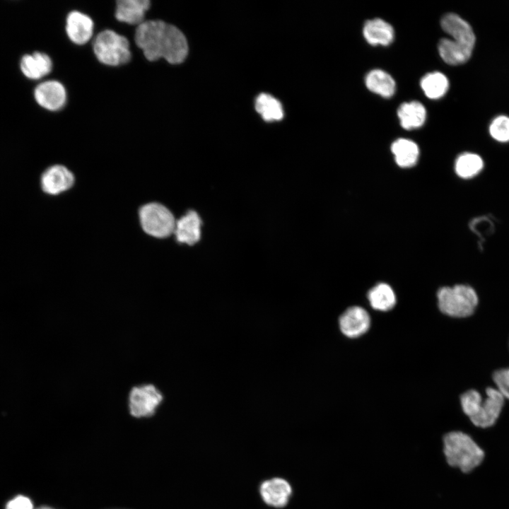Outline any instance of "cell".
I'll use <instances>...</instances> for the list:
<instances>
[{"mask_svg":"<svg viewBox=\"0 0 509 509\" xmlns=\"http://www.w3.org/2000/svg\"><path fill=\"white\" fill-rule=\"evenodd\" d=\"M135 42L149 61L164 58L177 64L182 63L188 53L184 34L177 27L160 20L146 21L138 25Z\"/></svg>","mask_w":509,"mask_h":509,"instance_id":"obj_1","label":"cell"},{"mask_svg":"<svg viewBox=\"0 0 509 509\" xmlns=\"http://www.w3.org/2000/svg\"><path fill=\"white\" fill-rule=\"evenodd\" d=\"M443 30L452 39L443 38L438 45L441 58L450 65L467 62L472 55L475 35L470 25L455 13H447L441 19Z\"/></svg>","mask_w":509,"mask_h":509,"instance_id":"obj_2","label":"cell"},{"mask_svg":"<svg viewBox=\"0 0 509 509\" xmlns=\"http://www.w3.org/2000/svg\"><path fill=\"white\" fill-rule=\"evenodd\" d=\"M442 452L446 463L462 473H469L481 464L484 452L468 434L453 431L442 439Z\"/></svg>","mask_w":509,"mask_h":509,"instance_id":"obj_3","label":"cell"},{"mask_svg":"<svg viewBox=\"0 0 509 509\" xmlns=\"http://www.w3.org/2000/svg\"><path fill=\"white\" fill-rule=\"evenodd\" d=\"M486 397L483 399L475 390L465 392L460 397V403L464 413L477 427L492 426L499 417L504 404V397L497 390L488 387Z\"/></svg>","mask_w":509,"mask_h":509,"instance_id":"obj_4","label":"cell"},{"mask_svg":"<svg viewBox=\"0 0 509 509\" xmlns=\"http://www.w3.org/2000/svg\"><path fill=\"white\" fill-rule=\"evenodd\" d=\"M437 299L440 312L453 317L470 316L478 304L475 291L464 284L440 288L437 292Z\"/></svg>","mask_w":509,"mask_h":509,"instance_id":"obj_5","label":"cell"},{"mask_svg":"<svg viewBox=\"0 0 509 509\" xmlns=\"http://www.w3.org/2000/svg\"><path fill=\"white\" fill-rule=\"evenodd\" d=\"M93 47L97 59L106 65L124 64L131 58L128 40L111 30H105L98 33Z\"/></svg>","mask_w":509,"mask_h":509,"instance_id":"obj_6","label":"cell"},{"mask_svg":"<svg viewBox=\"0 0 509 509\" xmlns=\"http://www.w3.org/2000/svg\"><path fill=\"white\" fill-rule=\"evenodd\" d=\"M139 218L143 230L152 237L165 238L174 233L176 220L172 213L160 203L141 206Z\"/></svg>","mask_w":509,"mask_h":509,"instance_id":"obj_7","label":"cell"},{"mask_svg":"<svg viewBox=\"0 0 509 509\" xmlns=\"http://www.w3.org/2000/svg\"><path fill=\"white\" fill-rule=\"evenodd\" d=\"M164 400L163 392L152 383L133 386L128 394L127 405L133 417L148 418L155 414Z\"/></svg>","mask_w":509,"mask_h":509,"instance_id":"obj_8","label":"cell"},{"mask_svg":"<svg viewBox=\"0 0 509 509\" xmlns=\"http://www.w3.org/2000/svg\"><path fill=\"white\" fill-rule=\"evenodd\" d=\"M339 325L341 333L348 338H358L368 332L370 317L363 308L353 305L340 315Z\"/></svg>","mask_w":509,"mask_h":509,"instance_id":"obj_9","label":"cell"},{"mask_svg":"<svg viewBox=\"0 0 509 509\" xmlns=\"http://www.w3.org/2000/svg\"><path fill=\"white\" fill-rule=\"evenodd\" d=\"M74 182L72 172L59 164L47 168L40 177L42 189L50 195H57L69 190L73 187Z\"/></svg>","mask_w":509,"mask_h":509,"instance_id":"obj_10","label":"cell"},{"mask_svg":"<svg viewBox=\"0 0 509 509\" xmlns=\"http://www.w3.org/2000/svg\"><path fill=\"white\" fill-rule=\"evenodd\" d=\"M34 98L42 107L57 111L62 109L66 101L64 86L56 80H48L39 83L34 90Z\"/></svg>","mask_w":509,"mask_h":509,"instance_id":"obj_11","label":"cell"},{"mask_svg":"<svg viewBox=\"0 0 509 509\" xmlns=\"http://www.w3.org/2000/svg\"><path fill=\"white\" fill-rule=\"evenodd\" d=\"M201 220L199 214L189 210L176 221L173 234L179 243L193 245L201 238Z\"/></svg>","mask_w":509,"mask_h":509,"instance_id":"obj_12","label":"cell"},{"mask_svg":"<svg viewBox=\"0 0 509 509\" xmlns=\"http://www.w3.org/2000/svg\"><path fill=\"white\" fill-rule=\"evenodd\" d=\"M259 491L263 501L275 508L285 506L292 493L289 483L282 478L277 477L262 482Z\"/></svg>","mask_w":509,"mask_h":509,"instance_id":"obj_13","label":"cell"},{"mask_svg":"<svg viewBox=\"0 0 509 509\" xmlns=\"http://www.w3.org/2000/svg\"><path fill=\"white\" fill-rule=\"evenodd\" d=\"M66 31L69 38L76 45L89 41L93 33V22L87 15L73 11L66 18Z\"/></svg>","mask_w":509,"mask_h":509,"instance_id":"obj_14","label":"cell"},{"mask_svg":"<svg viewBox=\"0 0 509 509\" xmlns=\"http://www.w3.org/2000/svg\"><path fill=\"white\" fill-rule=\"evenodd\" d=\"M52 68L51 58L41 52L24 54L20 61V69L22 74L31 80L45 77L52 71Z\"/></svg>","mask_w":509,"mask_h":509,"instance_id":"obj_15","label":"cell"},{"mask_svg":"<svg viewBox=\"0 0 509 509\" xmlns=\"http://www.w3.org/2000/svg\"><path fill=\"white\" fill-rule=\"evenodd\" d=\"M150 6L148 0H119L115 17L121 22L139 25L144 22L145 13Z\"/></svg>","mask_w":509,"mask_h":509,"instance_id":"obj_16","label":"cell"},{"mask_svg":"<svg viewBox=\"0 0 509 509\" xmlns=\"http://www.w3.org/2000/svg\"><path fill=\"white\" fill-rule=\"evenodd\" d=\"M363 35L372 45H388L394 39V30L390 24L380 18L367 21L363 26Z\"/></svg>","mask_w":509,"mask_h":509,"instance_id":"obj_17","label":"cell"},{"mask_svg":"<svg viewBox=\"0 0 509 509\" xmlns=\"http://www.w3.org/2000/svg\"><path fill=\"white\" fill-rule=\"evenodd\" d=\"M397 115L401 126L405 129H411L423 124L426 112L421 103L411 101L402 103L398 108Z\"/></svg>","mask_w":509,"mask_h":509,"instance_id":"obj_18","label":"cell"},{"mask_svg":"<svg viewBox=\"0 0 509 509\" xmlns=\"http://www.w3.org/2000/svg\"><path fill=\"white\" fill-rule=\"evenodd\" d=\"M367 297L372 308L382 312L392 310L397 303L394 291L386 283H379L374 286L368 291Z\"/></svg>","mask_w":509,"mask_h":509,"instance_id":"obj_19","label":"cell"},{"mask_svg":"<svg viewBox=\"0 0 509 509\" xmlns=\"http://www.w3.org/2000/svg\"><path fill=\"white\" fill-rule=\"evenodd\" d=\"M397 164L401 168L414 165L419 158V149L416 143L406 139H399L391 146Z\"/></svg>","mask_w":509,"mask_h":509,"instance_id":"obj_20","label":"cell"},{"mask_svg":"<svg viewBox=\"0 0 509 509\" xmlns=\"http://www.w3.org/2000/svg\"><path fill=\"white\" fill-rule=\"evenodd\" d=\"M366 87L384 98H390L395 92V82L387 72L380 69L370 71L366 76Z\"/></svg>","mask_w":509,"mask_h":509,"instance_id":"obj_21","label":"cell"},{"mask_svg":"<svg viewBox=\"0 0 509 509\" xmlns=\"http://www.w3.org/2000/svg\"><path fill=\"white\" fill-rule=\"evenodd\" d=\"M255 108L267 122L279 121L283 117V110L281 103L274 97L267 93L258 95L255 100Z\"/></svg>","mask_w":509,"mask_h":509,"instance_id":"obj_22","label":"cell"},{"mask_svg":"<svg viewBox=\"0 0 509 509\" xmlns=\"http://www.w3.org/2000/svg\"><path fill=\"white\" fill-rule=\"evenodd\" d=\"M421 86L428 98L438 99L446 93L449 83L443 74L435 71L426 74L421 78Z\"/></svg>","mask_w":509,"mask_h":509,"instance_id":"obj_23","label":"cell"},{"mask_svg":"<svg viewBox=\"0 0 509 509\" xmlns=\"http://www.w3.org/2000/svg\"><path fill=\"white\" fill-rule=\"evenodd\" d=\"M483 165V160L479 156L464 153L457 158L455 170L458 176L467 179L477 175L481 170Z\"/></svg>","mask_w":509,"mask_h":509,"instance_id":"obj_24","label":"cell"},{"mask_svg":"<svg viewBox=\"0 0 509 509\" xmlns=\"http://www.w3.org/2000/svg\"><path fill=\"white\" fill-rule=\"evenodd\" d=\"M489 131L491 136L498 141H509V117L502 115L494 119Z\"/></svg>","mask_w":509,"mask_h":509,"instance_id":"obj_25","label":"cell"},{"mask_svg":"<svg viewBox=\"0 0 509 509\" xmlns=\"http://www.w3.org/2000/svg\"><path fill=\"white\" fill-rule=\"evenodd\" d=\"M493 379L497 386V390L504 398L509 399V368L495 371L493 374Z\"/></svg>","mask_w":509,"mask_h":509,"instance_id":"obj_26","label":"cell"},{"mask_svg":"<svg viewBox=\"0 0 509 509\" xmlns=\"http://www.w3.org/2000/svg\"><path fill=\"white\" fill-rule=\"evenodd\" d=\"M6 509H33V505L29 498L21 495L8 501Z\"/></svg>","mask_w":509,"mask_h":509,"instance_id":"obj_27","label":"cell"},{"mask_svg":"<svg viewBox=\"0 0 509 509\" xmlns=\"http://www.w3.org/2000/svg\"><path fill=\"white\" fill-rule=\"evenodd\" d=\"M36 509H53V508H52L50 507H47V506H42V507H39Z\"/></svg>","mask_w":509,"mask_h":509,"instance_id":"obj_28","label":"cell"}]
</instances>
